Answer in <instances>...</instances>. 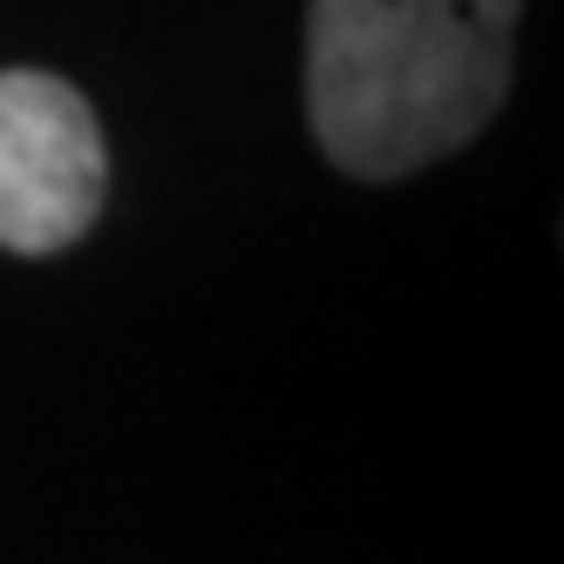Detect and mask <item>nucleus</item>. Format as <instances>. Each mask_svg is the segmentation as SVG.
Listing matches in <instances>:
<instances>
[{"instance_id": "1", "label": "nucleus", "mask_w": 564, "mask_h": 564, "mask_svg": "<svg viewBox=\"0 0 564 564\" xmlns=\"http://www.w3.org/2000/svg\"><path fill=\"white\" fill-rule=\"evenodd\" d=\"M510 42L517 0H313V143L368 184L429 171L503 109Z\"/></svg>"}, {"instance_id": "2", "label": "nucleus", "mask_w": 564, "mask_h": 564, "mask_svg": "<svg viewBox=\"0 0 564 564\" xmlns=\"http://www.w3.org/2000/svg\"><path fill=\"white\" fill-rule=\"evenodd\" d=\"M109 197V150L89 96L48 68H0V252L75 246Z\"/></svg>"}]
</instances>
